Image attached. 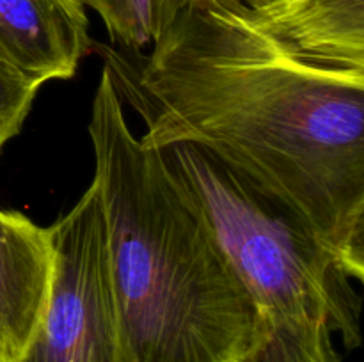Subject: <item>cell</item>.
<instances>
[{"label":"cell","instance_id":"obj_9","mask_svg":"<svg viewBox=\"0 0 364 362\" xmlns=\"http://www.w3.org/2000/svg\"><path fill=\"white\" fill-rule=\"evenodd\" d=\"M41 82L0 62V151L20 133Z\"/></svg>","mask_w":364,"mask_h":362},{"label":"cell","instance_id":"obj_4","mask_svg":"<svg viewBox=\"0 0 364 362\" xmlns=\"http://www.w3.org/2000/svg\"><path fill=\"white\" fill-rule=\"evenodd\" d=\"M48 233V293L20 362H123L105 216L95 177Z\"/></svg>","mask_w":364,"mask_h":362},{"label":"cell","instance_id":"obj_2","mask_svg":"<svg viewBox=\"0 0 364 362\" xmlns=\"http://www.w3.org/2000/svg\"><path fill=\"white\" fill-rule=\"evenodd\" d=\"M102 71L89 137L123 362H245L258 312L164 158L142 144Z\"/></svg>","mask_w":364,"mask_h":362},{"label":"cell","instance_id":"obj_7","mask_svg":"<svg viewBox=\"0 0 364 362\" xmlns=\"http://www.w3.org/2000/svg\"><path fill=\"white\" fill-rule=\"evenodd\" d=\"M52 272L48 227L0 209V355L20 362L41 318Z\"/></svg>","mask_w":364,"mask_h":362},{"label":"cell","instance_id":"obj_6","mask_svg":"<svg viewBox=\"0 0 364 362\" xmlns=\"http://www.w3.org/2000/svg\"><path fill=\"white\" fill-rule=\"evenodd\" d=\"M247 7L255 23L299 59L364 70V0H258Z\"/></svg>","mask_w":364,"mask_h":362},{"label":"cell","instance_id":"obj_10","mask_svg":"<svg viewBox=\"0 0 364 362\" xmlns=\"http://www.w3.org/2000/svg\"><path fill=\"white\" fill-rule=\"evenodd\" d=\"M245 4H255V2H258V0H244Z\"/></svg>","mask_w":364,"mask_h":362},{"label":"cell","instance_id":"obj_1","mask_svg":"<svg viewBox=\"0 0 364 362\" xmlns=\"http://www.w3.org/2000/svg\"><path fill=\"white\" fill-rule=\"evenodd\" d=\"M139 141L210 153L297 215L354 280L364 270V70L299 59L244 0H188L151 53L98 45Z\"/></svg>","mask_w":364,"mask_h":362},{"label":"cell","instance_id":"obj_11","mask_svg":"<svg viewBox=\"0 0 364 362\" xmlns=\"http://www.w3.org/2000/svg\"><path fill=\"white\" fill-rule=\"evenodd\" d=\"M0 362H7V361H6V358H4V357H2V355H0Z\"/></svg>","mask_w":364,"mask_h":362},{"label":"cell","instance_id":"obj_8","mask_svg":"<svg viewBox=\"0 0 364 362\" xmlns=\"http://www.w3.org/2000/svg\"><path fill=\"white\" fill-rule=\"evenodd\" d=\"M98 13L110 39L124 52L155 45L188 0H78Z\"/></svg>","mask_w":364,"mask_h":362},{"label":"cell","instance_id":"obj_5","mask_svg":"<svg viewBox=\"0 0 364 362\" xmlns=\"http://www.w3.org/2000/svg\"><path fill=\"white\" fill-rule=\"evenodd\" d=\"M78 0H0V62L34 80H66L91 52Z\"/></svg>","mask_w":364,"mask_h":362},{"label":"cell","instance_id":"obj_3","mask_svg":"<svg viewBox=\"0 0 364 362\" xmlns=\"http://www.w3.org/2000/svg\"><path fill=\"white\" fill-rule=\"evenodd\" d=\"M164 158L258 312V329L323 323L361 346V297L336 256L276 199L191 144Z\"/></svg>","mask_w":364,"mask_h":362}]
</instances>
